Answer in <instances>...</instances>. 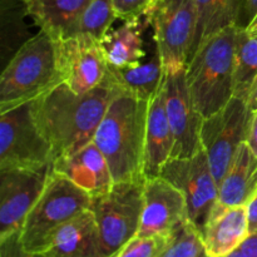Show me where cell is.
<instances>
[{
	"label": "cell",
	"instance_id": "cell-1",
	"mask_svg": "<svg viewBox=\"0 0 257 257\" xmlns=\"http://www.w3.org/2000/svg\"><path fill=\"white\" fill-rule=\"evenodd\" d=\"M117 90V83L108 70L103 82L90 92L79 94L60 83L33 100L35 119L50 143L54 161L73 155L93 142L95 131Z\"/></svg>",
	"mask_w": 257,
	"mask_h": 257
},
{
	"label": "cell",
	"instance_id": "cell-2",
	"mask_svg": "<svg viewBox=\"0 0 257 257\" xmlns=\"http://www.w3.org/2000/svg\"><path fill=\"white\" fill-rule=\"evenodd\" d=\"M150 102L118 87L93 143L103 153L114 182H143L146 125Z\"/></svg>",
	"mask_w": 257,
	"mask_h": 257
},
{
	"label": "cell",
	"instance_id": "cell-3",
	"mask_svg": "<svg viewBox=\"0 0 257 257\" xmlns=\"http://www.w3.org/2000/svg\"><path fill=\"white\" fill-rule=\"evenodd\" d=\"M236 34L232 25L212 35L186 64L188 90L203 118L222 109L235 95Z\"/></svg>",
	"mask_w": 257,
	"mask_h": 257
},
{
	"label": "cell",
	"instance_id": "cell-4",
	"mask_svg": "<svg viewBox=\"0 0 257 257\" xmlns=\"http://www.w3.org/2000/svg\"><path fill=\"white\" fill-rule=\"evenodd\" d=\"M60 83L57 39L39 29L3 68L0 113L38 99Z\"/></svg>",
	"mask_w": 257,
	"mask_h": 257
},
{
	"label": "cell",
	"instance_id": "cell-5",
	"mask_svg": "<svg viewBox=\"0 0 257 257\" xmlns=\"http://www.w3.org/2000/svg\"><path fill=\"white\" fill-rule=\"evenodd\" d=\"M92 198L87 191L52 170L42 196L19 231L25 250L44 252L60 227L90 210Z\"/></svg>",
	"mask_w": 257,
	"mask_h": 257
},
{
	"label": "cell",
	"instance_id": "cell-6",
	"mask_svg": "<svg viewBox=\"0 0 257 257\" xmlns=\"http://www.w3.org/2000/svg\"><path fill=\"white\" fill-rule=\"evenodd\" d=\"M143 182H114L108 192L92 198L93 212L108 257L136 237L143 211Z\"/></svg>",
	"mask_w": 257,
	"mask_h": 257
},
{
	"label": "cell",
	"instance_id": "cell-7",
	"mask_svg": "<svg viewBox=\"0 0 257 257\" xmlns=\"http://www.w3.org/2000/svg\"><path fill=\"white\" fill-rule=\"evenodd\" d=\"M145 17L165 69L186 67L196 32V0H156Z\"/></svg>",
	"mask_w": 257,
	"mask_h": 257
},
{
	"label": "cell",
	"instance_id": "cell-8",
	"mask_svg": "<svg viewBox=\"0 0 257 257\" xmlns=\"http://www.w3.org/2000/svg\"><path fill=\"white\" fill-rule=\"evenodd\" d=\"M50 143L43 135L32 102L0 113V170L53 165Z\"/></svg>",
	"mask_w": 257,
	"mask_h": 257
},
{
	"label": "cell",
	"instance_id": "cell-9",
	"mask_svg": "<svg viewBox=\"0 0 257 257\" xmlns=\"http://www.w3.org/2000/svg\"><path fill=\"white\" fill-rule=\"evenodd\" d=\"M250 115L248 102L233 95L222 109L203 118L201 145L217 185L222 181L240 146L246 142Z\"/></svg>",
	"mask_w": 257,
	"mask_h": 257
},
{
	"label": "cell",
	"instance_id": "cell-10",
	"mask_svg": "<svg viewBox=\"0 0 257 257\" xmlns=\"http://www.w3.org/2000/svg\"><path fill=\"white\" fill-rule=\"evenodd\" d=\"M160 176L183 193L188 222L202 232L213 207L218 202V185L205 151L201 150L188 158H171Z\"/></svg>",
	"mask_w": 257,
	"mask_h": 257
},
{
	"label": "cell",
	"instance_id": "cell-11",
	"mask_svg": "<svg viewBox=\"0 0 257 257\" xmlns=\"http://www.w3.org/2000/svg\"><path fill=\"white\" fill-rule=\"evenodd\" d=\"M52 170L53 165L0 170V240L22 230Z\"/></svg>",
	"mask_w": 257,
	"mask_h": 257
},
{
	"label": "cell",
	"instance_id": "cell-12",
	"mask_svg": "<svg viewBox=\"0 0 257 257\" xmlns=\"http://www.w3.org/2000/svg\"><path fill=\"white\" fill-rule=\"evenodd\" d=\"M166 112L173 136L171 158H188L202 150L201 127L203 117L196 108L186 79V67L166 70Z\"/></svg>",
	"mask_w": 257,
	"mask_h": 257
},
{
	"label": "cell",
	"instance_id": "cell-13",
	"mask_svg": "<svg viewBox=\"0 0 257 257\" xmlns=\"http://www.w3.org/2000/svg\"><path fill=\"white\" fill-rule=\"evenodd\" d=\"M57 54L62 82L79 94L98 87L108 73L102 43L88 35L57 39Z\"/></svg>",
	"mask_w": 257,
	"mask_h": 257
},
{
	"label": "cell",
	"instance_id": "cell-14",
	"mask_svg": "<svg viewBox=\"0 0 257 257\" xmlns=\"http://www.w3.org/2000/svg\"><path fill=\"white\" fill-rule=\"evenodd\" d=\"M186 221L187 205L183 193L161 176L146 180L137 236H171Z\"/></svg>",
	"mask_w": 257,
	"mask_h": 257
},
{
	"label": "cell",
	"instance_id": "cell-15",
	"mask_svg": "<svg viewBox=\"0 0 257 257\" xmlns=\"http://www.w3.org/2000/svg\"><path fill=\"white\" fill-rule=\"evenodd\" d=\"M250 235L246 206L230 207L217 202L203 227V247L208 257H225L237 250Z\"/></svg>",
	"mask_w": 257,
	"mask_h": 257
},
{
	"label": "cell",
	"instance_id": "cell-16",
	"mask_svg": "<svg viewBox=\"0 0 257 257\" xmlns=\"http://www.w3.org/2000/svg\"><path fill=\"white\" fill-rule=\"evenodd\" d=\"M53 171L87 191L92 197L108 192L114 185L107 160L93 142L73 155L55 160Z\"/></svg>",
	"mask_w": 257,
	"mask_h": 257
},
{
	"label": "cell",
	"instance_id": "cell-17",
	"mask_svg": "<svg viewBox=\"0 0 257 257\" xmlns=\"http://www.w3.org/2000/svg\"><path fill=\"white\" fill-rule=\"evenodd\" d=\"M165 85V82H163ZM150 100L146 125L143 177L146 180L158 177L162 168L171 160L173 150V136L166 112L165 88Z\"/></svg>",
	"mask_w": 257,
	"mask_h": 257
},
{
	"label": "cell",
	"instance_id": "cell-18",
	"mask_svg": "<svg viewBox=\"0 0 257 257\" xmlns=\"http://www.w3.org/2000/svg\"><path fill=\"white\" fill-rule=\"evenodd\" d=\"M43 253L47 257H108L90 210L60 227Z\"/></svg>",
	"mask_w": 257,
	"mask_h": 257
},
{
	"label": "cell",
	"instance_id": "cell-19",
	"mask_svg": "<svg viewBox=\"0 0 257 257\" xmlns=\"http://www.w3.org/2000/svg\"><path fill=\"white\" fill-rule=\"evenodd\" d=\"M256 192L257 157L243 142L218 185V202L230 207L247 206Z\"/></svg>",
	"mask_w": 257,
	"mask_h": 257
},
{
	"label": "cell",
	"instance_id": "cell-20",
	"mask_svg": "<svg viewBox=\"0 0 257 257\" xmlns=\"http://www.w3.org/2000/svg\"><path fill=\"white\" fill-rule=\"evenodd\" d=\"M147 27L150 25L146 17L124 20L100 40L108 67L119 69L142 62L146 57L143 32Z\"/></svg>",
	"mask_w": 257,
	"mask_h": 257
},
{
	"label": "cell",
	"instance_id": "cell-21",
	"mask_svg": "<svg viewBox=\"0 0 257 257\" xmlns=\"http://www.w3.org/2000/svg\"><path fill=\"white\" fill-rule=\"evenodd\" d=\"M39 29L54 39L67 34L90 0H19Z\"/></svg>",
	"mask_w": 257,
	"mask_h": 257
},
{
	"label": "cell",
	"instance_id": "cell-22",
	"mask_svg": "<svg viewBox=\"0 0 257 257\" xmlns=\"http://www.w3.org/2000/svg\"><path fill=\"white\" fill-rule=\"evenodd\" d=\"M108 70L119 89L147 102L157 94L166 77L165 65L157 49H155V54L147 62L119 69L109 67Z\"/></svg>",
	"mask_w": 257,
	"mask_h": 257
},
{
	"label": "cell",
	"instance_id": "cell-23",
	"mask_svg": "<svg viewBox=\"0 0 257 257\" xmlns=\"http://www.w3.org/2000/svg\"><path fill=\"white\" fill-rule=\"evenodd\" d=\"M196 32L190 57L208 38L235 25L237 0H196Z\"/></svg>",
	"mask_w": 257,
	"mask_h": 257
},
{
	"label": "cell",
	"instance_id": "cell-24",
	"mask_svg": "<svg viewBox=\"0 0 257 257\" xmlns=\"http://www.w3.org/2000/svg\"><path fill=\"white\" fill-rule=\"evenodd\" d=\"M257 79V34L238 29L235 48V95L248 102Z\"/></svg>",
	"mask_w": 257,
	"mask_h": 257
},
{
	"label": "cell",
	"instance_id": "cell-25",
	"mask_svg": "<svg viewBox=\"0 0 257 257\" xmlns=\"http://www.w3.org/2000/svg\"><path fill=\"white\" fill-rule=\"evenodd\" d=\"M115 19L113 0H90L64 37L88 35L102 40L110 32Z\"/></svg>",
	"mask_w": 257,
	"mask_h": 257
},
{
	"label": "cell",
	"instance_id": "cell-26",
	"mask_svg": "<svg viewBox=\"0 0 257 257\" xmlns=\"http://www.w3.org/2000/svg\"><path fill=\"white\" fill-rule=\"evenodd\" d=\"M205 253L201 232L186 221L173 232L172 240L160 257H201Z\"/></svg>",
	"mask_w": 257,
	"mask_h": 257
},
{
	"label": "cell",
	"instance_id": "cell-27",
	"mask_svg": "<svg viewBox=\"0 0 257 257\" xmlns=\"http://www.w3.org/2000/svg\"><path fill=\"white\" fill-rule=\"evenodd\" d=\"M172 236H150V237H133L115 257H160L166 250Z\"/></svg>",
	"mask_w": 257,
	"mask_h": 257
},
{
	"label": "cell",
	"instance_id": "cell-28",
	"mask_svg": "<svg viewBox=\"0 0 257 257\" xmlns=\"http://www.w3.org/2000/svg\"><path fill=\"white\" fill-rule=\"evenodd\" d=\"M155 2L156 0H113V4L117 19L124 22L145 17Z\"/></svg>",
	"mask_w": 257,
	"mask_h": 257
},
{
	"label": "cell",
	"instance_id": "cell-29",
	"mask_svg": "<svg viewBox=\"0 0 257 257\" xmlns=\"http://www.w3.org/2000/svg\"><path fill=\"white\" fill-rule=\"evenodd\" d=\"M0 257H47L44 253L29 252L20 241L19 232L0 240Z\"/></svg>",
	"mask_w": 257,
	"mask_h": 257
},
{
	"label": "cell",
	"instance_id": "cell-30",
	"mask_svg": "<svg viewBox=\"0 0 257 257\" xmlns=\"http://www.w3.org/2000/svg\"><path fill=\"white\" fill-rule=\"evenodd\" d=\"M257 15V0H237L235 27L246 29Z\"/></svg>",
	"mask_w": 257,
	"mask_h": 257
},
{
	"label": "cell",
	"instance_id": "cell-31",
	"mask_svg": "<svg viewBox=\"0 0 257 257\" xmlns=\"http://www.w3.org/2000/svg\"><path fill=\"white\" fill-rule=\"evenodd\" d=\"M225 257H257V232L250 233L237 250Z\"/></svg>",
	"mask_w": 257,
	"mask_h": 257
},
{
	"label": "cell",
	"instance_id": "cell-32",
	"mask_svg": "<svg viewBox=\"0 0 257 257\" xmlns=\"http://www.w3.org/2000/svg\"><path fill=\"white\" fill-rule=\"evenodd\" d=\"M246 145L257 157V109L251 110L247 135H246Z\"/></svg>",
	"mask_w": 257,
	"mask_h": 257
},
{
	"label": "cell",
	"instance_id": "cell-33",
	"mask_svg": "<svg viewBox=\"0 0 257 257\" xmlns=\"http://www.w3.org/2000/svg\"><path fill=\"white\" fill-rule=\"evenodd\" d=\"M247 208V217L248 226H250V233L257 232V192L256 195L251 198L250 202L246 206Z\"/></svg>",
	"mask_w": 257,
	"mask_h": 257
},
{
	"label": "cell",
	"instance_id": "cell-34",
	"mask_svg": "<svg viewBox=\"0 0 257 257\" xmlns=\"http://www.w3.org/2000/svg\"><path fill=\"white\" fill-rule=\"evenodd\" d=\"M248 105H250L251 110L252 109H257V79L253 84L252 92H251L250 98H248Z\"/></svg>",
	"mask_w": 257,
	"mask_h": 257
},
{
	"label": "cell",
	"instance_id": "cell-35",
	"mask_svg": "<svg viewBox=\"0 0 257 257\" xmlns=\"http://www.w3.org/2000/svg\"><path fill=\"white\" fill-rule=\"evenodd\" d=\"M245 30L247 33H250V34H257V15L253 18L252 22L250 23V25H248Z\"/></svg>",
	"mask_w": 257,
	"mask_h": 257
},
{
	"label": "cell",
	"instance_id": "cell-36",
	"mask_svg": "<svg viewBox=\"0 0 257 257\" xmlns=\"http://www.w3.org/2000/svg\"><path fill=\"white\" fill-rule=\"evenodd\" d=\"M201 257H208V256H207V255H206V252H205V253H203V255H202V256H201Z\"/></svg>",
	"mask_w": 257,
	"mask_h": 257
}]
</instances>
